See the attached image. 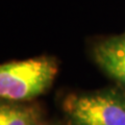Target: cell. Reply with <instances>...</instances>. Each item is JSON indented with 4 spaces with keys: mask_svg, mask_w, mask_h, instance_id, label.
Masks as SVG:
<instances>
[{
    "mask_svg": "<svg viewBox=\"0 0 125 125\" xmlns=\"http://www.w3.org/2000/svg\"><path fill=\"white\" fill-rule=\"evenodd\" d=\"M124 34H125V33H124Z\"/></svg>",
    "mask_w": 125,
    "mask_h": 125,
    "instance_id": "6",
    "label": "cell"
},
{
    "mask_svg": "<svg viewBox=\"0 0 125 125\" xmlns=\"http://www.w3.org/2000/svg\"><path fill=\"white\" fill-rule=\"evenodd\" d=\"M57 72V61L49 55L1 64L0 99L33 101L51 88Z\"/></svg>",
    "mask_w": 125,
    "mask_h": 125,
    "instance_id": "1",
    "label": "cell"
},
{
    "mask_svg": "<svg viewBox=\"0 0 125 125\" xmlns=\"http://www.w3.org/2000/svg\"><path fill=\"white\" fill-rule=\"evenodd\" d=\"M44 119V111L34 102L0 99V125H34Z\"/></svg>",
    "mask_w": 125,
    "mask_h": 125,
    "instance_id": "4",
    "label": "cell"
},
{
    "mask_svg": "<svg viewBox=\"0 0 125 125\" xmlns=\"http://www.w3.org/2000/svg\"><path fill=\"white\" fill-rule=\"evenodd\" d=\"M93 57L106 75L125 88V34L98 42Z\"/></svg>",
    "mask_w": 125,
    "mask_h": 125,
    "instance_id": "3",
    "label": "cell"
},
{
    "mask_svg": "<svg viewBox=\"0 0 125 125\" xmlns=\"http://www.w3.org/2000/svg\"><path fill=\"white\" fill-rule=\"evenodd\" d=\"M62 108L67 125H125V92L117 88L69 94Z\"/></svg>",
    "mask_w": 125,
    "mask_h": 125,
    "instance_id": "2",
    "label": "cell"
},
{
    "mask_svg": "<svg viewBox=\"0 0 125 125\" xmlns=\"http://www.w3.org/2000/svg\"><path fill=\"white\" fill-rule=\"evenodd\" d=\"M34 125H67V124H62L60 122H56V121H49V120H45L43 119L40 122H38Z\"/></svg>",
    "mask_w": 125,
    "mask_h": 125,
    "instance_id": "5",
    "label": "cell"
}]
</instances>
